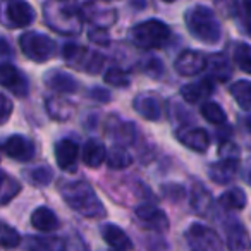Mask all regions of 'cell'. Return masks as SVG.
Here are the masks:
<instances>
[{"label": "cell", "instance_id": "24", "mask_svg": "<svg viewBox=\"0 0 251 251\" xmlns=\"http://www.w3.org/2000/svg\"><path fill=\"white\" fill-rule=\"evenodd\" d=\"M31 226L40 232H52L59 227V219L57 215L47 206H38L31 213Z\"/></svg>", "mask_w": 251, "mask_h": 251}, {"label": "cell", "instance_id": "29", "mask_svg": "<svg viewBox=\"0 0 251 251\" xmlns=\"http://www.w3.org/2000/svg\"><path fill=\"white\" fill-rule=\"evenodd\" d=\"M133 164V157L131 153H127L124 147H114L107 153V165L115 171H121V169H127Z\"/></svg>", "mask_w": 251, "mask_h": 251}, {"label": "cell", "instance_id": "38", "mask_svg": "<svg viewBox=\"0 0 251 251\" xmlns=\"http://www.w3.org/2000/svg\"><path fill=\"white\" fill-rule=\"evenodd\" d=\"M66 251H91V250L86 244V241H84L79 234H74V236H71L69 239H67Z\"/></svg>", "mask_w": 251, "mask_h": 251}, {"label": "cell", "instance_id": "19", "mask_svg": "<svg viewBox=\"0 0 251 251\" xmlns=\"http://www.w3.org/2000/svg\"><path fill=\"white\" fill-rule=\"evenodd\" d=\"M77 157H79V147L76 141L64 138V140L57 141L55 145V160L62 171H69L76 165Z\"/></svg>", "mask_w": 251, "mask_h": 251}, {"label": "cell", "instance_id": "26", "mask_svg": "<svg viewBox=\"0 0 251 251\" xmlns=\"http://www.w3.org/2000/svg\"><path fill=\"white\" fill-rule=\"evenodd\" d=\"M229 91L241 108L251 110V81H236L234 84H230Z\"/></svg>", "mask_w": 251, "mask_h": 251}, {"label": "cell", "instance_id": "23", "mask_svg": "<svg viewBox=\"0 0 251 251\" xmlns=\"http://www.w3.org/2000/svg\"><path fill=\"white\" fill-rule=\"evenodd\" d=\"M28 251H66V241L55 236H29L26 239Z\"/></svg>", "mask_w": 251, "mask_h": 251}, {"label": "cell", "instance_id": "42", "mask_svg": "<svg viewBox=\"0 0 251 251\" xmlns=\"http://www.w3.org/2000/svg\"><path fill=\"white\" fill-rule=\"evenodd\" d=\"M90 95L93 100H98V101H101V103H107V101L110 100V93H108L107 90H103V88H93V90L90 91Z\"/></svg>", "mask_w": 251, "mask_h": 251}, {"label": "cell", "instance_id": "18", "mask_svg": "<svg viewBox=\"0 0 251 251\" xmlns=\"http://www.w3.org/2000/svg\"><path fill=\"white\" fill-rule=\"evenodd\" d=\"M103 241L112 248L114 251H131L133 250V241L115 224H105L100 229Z\"/></svg>", "mask_w": 251, "mask_h": 251}, {"label": "cell", "instance_id": "22", "mask_svg": "<svg viewBox=\"0 0 251 251\" xmlns=\"http://www.w3.org/2000/svg\"><path fill=\"white\" fill-rule=\"evenodd\" d=\"M107 148L101 141L98 140H88L83 147V162L90 169L100 167L103 162H107Z\"/></svg>", "mask_w": 251, "mask_h": 251}, {"label": "cell", "instance_id": "20", "mask_svg": "<svg viewBox=\"0 0 251 251\" xmlns=\"http://www.w3.org/2000/svg\"><path fill=\"white\" fill-rule=\"evenodd\" d=\"M227 246L230 251H251V237L246 227L239 222L227 224Z\"/></svg>", "mask_w": 251, "mask_h": 251}, {"label": "cell", "instance_id": "40", "mask_svg": "<svg viewBox=\"0 0 251 251\" xmlns=\"http://www.w3.org/2000/svg\"><path fill=\"white\" fill-rule=\"evenodd\" d=\"M145 69H147V74H150V76L160 77L162 71H164V66H162V62L158 59H151V60H148V64H147Z\"/></svg>", "mask_w": 251, "mask_h": 251}, {"label": "cell", "instance_id": "25", "mask_svg": "<svg viewBox=\"0 0 251 251\" xmlns=\"http://www.w3.org/2000/svg\"><path fill=\"white\" fill-rule=\"evenodd\" d=\"M191 203H193V208H195V212L198 213V215L206 217V215H210V212H212L213 200H212V196H210L208 189H206L203 184H200V182H196L195 188H193Z\"/></svg>", "mask_w": 251, "mask_h": 251}, {"label": "cell", "instance_id": "11", "mask_svg": "<svg viewBox=\"0 0 251 251\" xmlns=\"http://www.w3.org/2000/svg\"><path fill=\"white\" fill-rule=\"evenodd\" d=\"M174 67L181 76H196L206 67V57L196 50H184L177 55Z\"/></svg>", "mask_w": 251, "mask_h": 251}, {"label": "cell", "instance_id": "27", "mask_svg": "<svg viewBox=\"0 0 251 251\" xmlns=\"http://www.w3.org/2000/svg\"><path fill=\"white\" fill-rule=\"evenodd\" d=\"M246 195H244V191L241 188L227 189L219 198L220 206H224L226 210H243L246 206Z\"/></svg>", "mask_w": 251, "mask_h": 251}, {"label": "cell", "instance_id": "30", "mask_svg": "<svg viewBox=\"0 0 251 251\" xmlns=\"http://www.w3.org/2000/svg\"><path fill=\"white\" fill-rule=\"evenodd\" d=\"M201 115L203 119H206V122L215 126L226 124L227 121V115L224 112V108L219 103H215V101H205L201 105Z\"/></svg>", "mask_w": 251, "mask_h": 251}, {"label": "cell", "instance_id": "31", "mask_svg": "<svg viewBox=\"0 0 251 251\" xmlns=\"http://www.w3.org/2000/svg\"><path fill=\"white\" fill-rule=\"evenodd\" d=\"M234 62L241 71L251 74V45L248 43H237L234 47Z\"/></svg>", "mask_w": 251, "mask_h": 251}, {"label": "cell", "instance_id": "6", "mask_svg": "<svg viewBox=\"0 0 251 251\" xmlns=\"http://www.w3.org/2000/svg\"><path fill=\"white\" fill-rule=\"evenodd\" d=\"M62 55L69 66L83 69L90 74H97L103 64V57L100 53L91 52L86 47L76 45V43H66L62 49Z\"/></svg>", "mask_w": 251, "mask_h": 251}, {"label": "cell", "instance_id": "36", "mask_svg": "<svg viewBox=\"0 0 251 251\" xmlns=\"http://www.w3.org/2000/svg\"><path fill=\"white\" fill-rule=\"evenodd\" d=\"M0 239H2V246H4L5 250L19 246V243H21V236H19L18 230L5 222L2 224V237H0Z\"/></svg>", "mask_w": 251, "mask_h": 251}, {"label": "cell", "instance_id": "4", "mask_svg": "<svg viewBox=\"0 0 251 251\" xmlns=\"http://www.w3.org/2000/svg\"><path fill=\"white\" fill-rule=\"evenodd\" d=\"M131 40L145 50L164 49L171 40V28L158 19H147L131 29Z\"/></svg>", "mask_w": 251, "mask_h": 251}, {"label": "cell", "instance_id": "5", "mask_svg": "<svg viewBox=\"0 0 251 251\" xmlns=\"http://www.w3.org/2000/svg\"><path fill=\"white\" fill-rule=\"evenodd\" d=\"M21 52L33 62H47L55 55V42L43 33L28 31L19 38Z\"/></svg>", "mask_w": 251, "mask_h": 251}, {"label": "cell", "instance_id": "37", "mask_svg": "<svg viewBox=\"0 0 251 251\" xmlns=\"http://www.w3.org/2000/svg\"><path fill=\"white\" fill-rule=\"evenodd\" d=\"M162 193H164L165 198L172 200V201H179L186 196V191L182 186L179 184H164L162 186Z\"/></svg>", "mask_w": 251, "mask_h": 251}, {"label": "cell", "instance_id": "39", "mask_svg": "<svg viewBox=\"0 0 251 251\" xmlns=\"http://www.w3.org/2000/svg\"><path fill=\"white\" fill-rule=\"evenodd\" d=\"M241 18L246 19L244 23V31L251 35V0H241V9H239Z\"/></svg>", "mask_w": 251, "mask_h": 251}, {"label": "cell", "instance_id": "44", "mask_svg": "<svg viewBox=\"0 0 251 251\" xmlns=\"http://www.w3.org/2000/svg\"><path fill=\"white\" fill-rule=\"evenodd\" d=\"M246 124H248V129H250V131H251V117H250V119H248V122H246Z\"/></svg>", "mask_w": 251, "mask_h": 251}, {"label": "cell", "instance_id": "45", "mask_svg": "<svg viewBox=\"0 0 251 251\" xmlns=\"http://www.w3.org/2000/svg\"><path fill=\"white\" fill-rule=\"evenodd\" d=\"M248 181H250V184H251V172H250V176H248Z\"/></svg>", "mask_w": 251, "mask_h": 251}, {"label": "cell", "instance_id": "2", "mask_svg": "<svg viewBox=\"0 0 251 251\" xmlns=\"http://www.w3.org/2000/svg\"><path fill=\"white\" fill-rule=\"evenodd\" d=\"M184 21L188 31L200 42L215 45L222 38V26H220L219 19L213 14L212 9L205 7V5H195V7L188 9Z\"/></svg>", "mask_w": 251, "mask_h": 251}, {"label": "cell", "instance_id": "46", "mask_svg": "<svg viewBox=\"0 0 251 251\" xmlns=\"http://www.w3.org/2000/svg\"><path fill=\"white\" fill-rule=\"evenodd\" d=\"M164 2H174V0H164Z\"/></svg>", "mask_w": 251, "mask_h": 251}, {"label": "cell", "instance_id": "1", "mask_svg": "<svg viewBox=\"0 0 251 251\" xmlns=\"http://www.w3.org/2000/svg\"><path fill=\"white\" fill-rule=\"evenodd\" d=\"M59 191L69 208H73L79 215L88 219H103L107 215L103 203L100 201L90 182L84 179H77V181L62 179L59 182Z\"/></svg>", "mask_w": 251, "mask_h": 251}, {"label": "cell", "instance_id": "17", "mask_svg": "<svg viewBox=\"0 0 251 251\" xmlns=\"http://www.w3.org/2000/svg\"><path fill=\"white\" fill-rule=\"evenodd\" d=\"M215 91V84H213L212 77H203L195 83L184 84L181 90V97L184 98V101L188 103H198V101L208 98L210 95Z\"/></svg>", "mask_w": 251, "mask_h": 251}, {"label": "cell", "instance_id": "3", "mask_svg": "<svg viewBox=\"0 0 251 251\" xmlns=\"http://www.w3.org/2000/svg\"><path fill=\"white\" fill-rule=\"evenodd\" d=\"M45 23L60 35H79L83 29V12L71 5L64 4L62 0H49L43 9Z\"/></svg>", "mask_w": 251, "mask_h": 251}, {"label": "cell", "instance_id": "41", "mask_svg": "<svg viewBox=\"0 0 251 251\" xmlns=\"http://www.w3.org/2000/svg\"><path fill=\"white\" fill-rule=\"evenodd\" d=\"M0 105H2V124H5L9 121V117H11L12 103L5 95H0Z\"/></svg>", "mask_w": 251, "mask_h": 251}, {"label": "cell", "instance_id": "7", "mask_svg": "<svg viewBox=\"0 0 251 251\" xmlns=\"http://www.w3.org/2000/svg\"><path fill=\"white\" fill-rule=\"evenodd\" d=\"M186 241L193 251H222L219 234L203 224H193L186 230Z\"/></svg>", "mask_w": 251, "mask_h": 251}, {"label": "cell", "instance_id": "34", "mask_svg": "<svg viewBox=\"0 0 251 251\" xmlns=\"http://www.w3.org/2000/svg\"><path fill=\"white\" fill-rule=\"evenodd\" d=\"M103 79L107 84H112V86H117V88H126L131 84V76L126 71L119 69V67L107 69V73L103 74Z\"/></svg>", "mask_w": 251, "mask_h": 251}, {"label": "cell", "instance_id": "12", "mask_svg": "<svg viewBox=\"0 0 251 251\" xmlns=\"http://www.w3.org/2000/svg\"><path fill=\"white\" fill-rule=\"evenodd\" d=\"M45 84L50 90L57 91V93L64 95H73L79 90V83L74 76L62 69H52L50 73L45 74Z\"/></svg>", "mask_w": 251, "mask_h": 251}, {"label": "cell", "instance_id": "47", "mask_svg": "<svg viewBox=\"0 0 251 251\" xmlns=\"http://www.w3.org/2000/svg\"><path fill=\"white\" fill-rule=\"evenodd\" d=\"M105 2H112V0H105Z\"/></svg>", "mask_w": 251, "mask_h": 251}, {"label": "cell", "instance_id": "8", "mask_svg": "<svg viewBox=\"0 0 251 251\" xmlns=\"http://www.w3.org/2000/svg\"><path fill=\"white\" fill-rule=\"evenodd\" d=\"M2 150L12 160L29 162L36 153V145L33 143V140L23 136V134H12L4 141Z\"/></svg>", "mask_w": 251, "mask_h": 251}, {"label": "cell", "instance_id": "21", "mask_svg": "<svg viewBox=\"0 0 251 251\" xmlns=\"http://www.w3.org/2000/svg\"><path fill=\"white\" fill-rule=\"evenodd\" d=\"M206 71H208V77H212L213 81H220V83H226L232 76L230 60L222 53H213L206 59Z\"/></svg>", "mask_w": 251, "mask_h": 251}, {"label": "cell", "instance_id": "14", "mask_svg": "<svg viewBox=\"0 0 251 251\" xmlns=\"http://www.w3.org/2000/svg\"><path fill=\"white\" fill-rule=\"evenodd\" d=\"M134 213L143 222V226L150 227V229L157 230V232H164V230L169 229L167 215L155 205H140L134 210Z\"/></svg>", "mask_w": 251, "mask_h": 251}, {"label": "cell", "instance_id": "32", "mask_svg": "<svg viewBox=\"0 0 251 251\" xmlns=\"http://www.w3.org/2000/svg\"><path fill=\"white\" fill-rule=\"evenodd\" d=\"M47 110H49V115L52 119H57V121H66V119L71 117V107L69 103L59 100V98H50L47 100Z\"/></svg>", "mask_w": 251, "mask_h": 251}, {"label": "cell", "instance_id": "16", "mask_svg": "<svg viewBox=\"0 0 251 251\" xmlns=\"http://www.w3.org/2000/svg\"><path fill=\"white\" fill-rule=\"evenodd\" d=\"M133 107L138 114L147 121H158L162 117V103L157 95L153 93H140L133 101Z\"/></svg>", "mask_w": 251, "mask_h": 251}, {"label": "cell", "instance_id": "33", "mask_svg": "<svg viewBox=\"0 0 251 251\" xmlns=\"http://www.w3.org/2000/svg\"><path fill=\"white\" fill-rule=\"evenodd\" d=\"M114 138L119 147L133 145L134 140H136V126L133 122H122V124H119L117 129H115Z\"/></svg>", "mask_w": 251, "mask_h": 251}, {"label": "cell", "instance_id": "13", "mask_svg": "<svg viewBox=\"0 0 251 251\" xmlns=\"http://www.w3.org/2000/svg\"><path fill=\"white\" fill-rule=\"evenodd\" d=\"M237 169H239V160L234 157H226V158H222V160L210 165L208 177L212 179L215 184H229V182L236 177Z\"/></svg>", "mask_w": 251, "mask_h": 251}, {"label": "cell", "instance_id": "28", "mask_svg": "<svg viewBox=\"0 0 251 251\" xmlns=\"http://www.w3.org/2000/svg\"><path fill=\"white\" fill-rule=\"evenodd\" d=\"M26 179L31 186L35 188H47L50 182L53 181V172L47 165H38V167H33L29 171L25 172Z\"/></svg>", "mask_w": 251, "mask_h": 251}, {"label": "cell", "instance_id": "43", "mask_svg": "<svg viewBox=\"0 0 251 251\" xmlns=\"http://www.w3.org/2000/svg\"><path fill=\"white\" fill-rule=\"evenodd\" d=\"M7 52H9V49H7V40L2 38V53H4V55H7Z\"/></svg>", "mask_w": 251, "mask_h": 251}, {"label": "cell", "instance_id": "35", "mask_svg": "<svg viewBox=\"0 0 251 251\" xmlns=\"http://www.w3.org/2000/svg\"><path fill=\"white\" fill-rule=\"evenodd\" d=\"M19 191H21V184L4 172V181H2V205H7L12 198L18 196Z\"/></svg>", "mask_w": 251, "mask_h": 251}, {"label": "cell", "instance_id": "9", "mask_svg": "<svg viewBox=\"0 0 251 251\" xmlns=\"http://www.w3.org/2000/svg\"><path fill=\"white\" fill-rule=\"evenodd\" d=\"M0 79L4 84L5 90L11 91L14 97L18 98H26L29 93V83L26 79V76L14 67L12 64H4L0 67Z\"/></svg>", "mask_w": 251, "mask_h": 251}, {"label": "cell", "instance_id": "10", "mask_svg": "<svg viewBox=\"0 0 251 251\" xmlns=\"http://www.w3.org/2000/svg\"><path fill=\"white\" fill-rule=\"evenodd\" d=\"M35 16V9L25 0H11L5 5V21L12 28H28Z\"/></svg>", "mask_w": 251, "mask_h": 251}, {"label": "cell", "instance_id": "15", "mask_svg": "<svg viewBox=\"0 0 251 251\" xmlns=\"http://www.w3.org/2000/svg\"><path fill=\"white\" fill-rule=\"evenodd\" d=\"M177 140L189 150H195L198 153L208 150L210 147V136L201 127H184L177 131Z\"/></svg>", "mask_w": 251, "mask_h": 251}]
</instances>
